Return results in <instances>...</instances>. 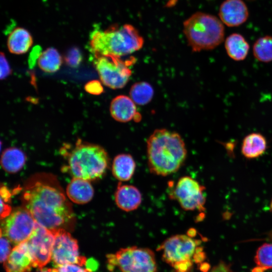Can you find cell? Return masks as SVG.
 I'll list each match as a JSON object with an SVG mask.
<instances>
[{
  "label": "cell",
  "mask_w": 272,
  "mask_h": 272,
  "mask_svg": "<svg viewBox=\"0 0 272 272\" xmlns=\"http://www.w3.org/2000/svg\"><path fill=\"white\" fill-rule=\"evenodd\" d=\"M21 199L23 207L37 224L50 230L66 229L74 219L71 203L56 178L51 174L39 173L30 177Z\"/></svg>",
  "instance_id": "1"
},
{
  "label": "cell",
  "mask_w": 272,
  "mask_h": 272,
  "mask_svg": "<svg viewBox=\"0 0 272 272\" xmlns=\"http://www.w3.org/2000/svg\"><path fill=\"white\" fill-rule=\"evenodd\" d=\"M187 149L176 132L155 129L147 141L148 165L151 173L166 176L176 172L184 163Z\"/></svg>",
  "instance_id": "2"
},
{
  "label": "cell",
  "mask_w": 272,
  "mask_h": 272,
  "mask_svg": "<svg viewBox=\"0 0 272 272\" xmlns=\"http://www.w3.org/2000/svg\"><path fill=\"white\" fill-rule=\"evenodd\" d=\"M61 150L67 157L68 168L74 177L95 180L101 177L107 169L109 156L100 146L78 139L72 148L64 145Z\"/></svg>",
  "instance_id": "3"
},
{
  "label": "cell",
  "mask_w": 272,
  "mask_h": 272,
  "mask_svg": "<svg viewBox=\"0 0 272 272\" xmlns=\"http://www.w3.org/2000/svg\"><path fill=\"white\" fill-rule=\"evenodd\" d=\"M143 44V37L130 24L112 26L105 30L95 29L90 35V50L94 56L121 57L140 50Z\"/></svg>",
  "instance_id": "4"
},
{
  "label": "cell",
  "mask_w": 272,
  "mask_h": 272,
  "mask_svg": "<svg viewBox=\"0 0 272 272\" xmlns=\"http://www.w3.org/2000/svg\"><path fill=\"white\" fill-rule=\"evenodd\" d=\"M183 32L194 52L215 48L224 41L225 36L221 20L203 12L193 14L184 22Z\"/></svg>",
  "instance_id": "5"
},
{
  "label": "cell",
  "mask_w": 272,
  "mask_h": 272,
  "mask_svg": "<svg viewBox=\"0 0 272 272\" xmlns=\"http://www.w3.org/2000/svg\"><path fill=\"white\" fill-rule=\"evenodd\" d=\"M201 241L190 234H176L166 239L158 247L163 260L171 266L175 272H188L194 262L204 258Z\"/></svg>",
  "instance_id": "6"
},
{
  "label": "cell",
  "mask_w": 272,
  "mask_h": 272,
  "mask_svg": "<svg viewBox=\"0 0 272 272\" xmlns=\"http://www.w3.org/2000/svg\"><path fill=\"white\" fill-rule=\"evenodd\" d=\"M109 267H117L122 272H156L154 252L146 248L131 246L121 248L107 256Z\"/></svg>",
  "instance_id": "7"
},
{
  "label": "cell",
  "mask_w": 272,
  "mask_h": 272,
  "mask_svg": "<svg viewBox=\"0 0 272 272\" xmlns=\"http://www.w3.org/2000/svg\"><path fill=\"white\" fill-rule=\"evenodd\" d=\"M94 64L102 83L113 89L123 88L131 75L129 65L134 61L133 58L124 61L112 55L94 56Z\"/></svg>",
  "instance_id": "8"
},
{
  "label": "cell",
  "mask_w": 272,
  "mask_h": 272,
  "mask_svg": "<svg viewBox=\"0 0 272 272\" xmlns=\"http://www.w3.org/2000/svg\"><path fill=\"white\" fill-rule=\"evenodd\" d=\"M4 219L1 234L15 245L27 241L38 225L30 213L23 207L12 210Z\"/></svg>",
  "instance_id": "9"
},
{
  "label": "cell",
  "mask_w": 272,
  "mask_h": 272,
  "mask_svg": "<svg viewBox=\"0 0 272 272\" xmlns=\"http://www.w3.org/2000/svg\"><path fill=\"white\" fill-rule=\"evenodd\" d=\"M205 187L190 176L181 177L177 181L170 197L176 200L185 211H202L206 202Z\"/></svg>",
  "instance_id": "10"
},
{
  "label": "cell",
  "mask_w": 272,
  "mask_h": 272,
  "mask_svg": "<svg viewBox=\"0 0 272 272\" xmlns=\"http://www.w3.org/2000/svg\"><path fill=\"white\" fill-rule=\"evenodd\" d=\"M51 259L58 267L67 264L84 266L87 263L86 258L80 255L77 240L64 229L54 231Z\"/></svg>",
  "instance_id": "11"
},
{
  "label": "cell",
  "mask_w": 272,
  "mask_h": 272,
  "mask_svg": "<svg viewBox=\"0 0 272 272\" xmlns=\"http://www.w3.org/2000/svg\"><path fill=\"white\" fill-rule=\"evenodd\" d=\"M54 239V231L37 225L26 241L32 257L34 267L42 268L50 261Z\"/></svg>",
  "instance_id": "12"
},
{
  "label": "cell",
  "mask_w": 272,
  "mask_h": 272,
  "mask_svg": "<svg viewBox=\"0 0 272 272\" xmlns=\"http://www.w3.org/2000/svg\"><path fill=\"white\" fill-rule=\"evenodd\" d=\"M219 15L223 24L236 27L246 21L249 12L242 0H225L220 7Z\"/></svg>",
  "instance_id": "13"
},
{
  "label": "cell",
  "mask_w": 272,
  "mask_h": 272,
  "mask_svg": "<svg viewBox=\"0 0 272 272\" xmlns=\"http://www.w3.org/2000/svg\"><path fill=\"white\" fill-rule=\"evenodd\" d=\"M4 266L6 272H31L34 264L26 241L15 245Z\"/></svg>",
  "instance_id": "14"
},
{
  "label": "cell",
  "mask_w": 272,
  "mask_h": 272,
  "mask_svg": "<svg viewBox=\"0 0 272 272\" xmlns=\"http://www.w3.org/2000/svg\"><path fill=\"white\" fill-rule=\"evenodd\" d=\"M116 206L121 210L129 212L140 206L142 202V195L135 186L124 184L119 182L114 193Z\"/></svg>",
  "instance_id": "15"
},
{
  "label": "cell",
  "mask_w": 272,
  "mask_h": 272,
  "mask_svg": "<svg viewBox=\"0 0 272 272\" xmlns=\"http://www.w3.org/2000/svg\"><path fill=\"white\" fill-rule=\"evenodd\" d=\"M109 110L112 118L120 122L130 121L137 113L135 103L130 97L123 95L117 96L112 99Z\"/></svg>",
  "instance_id": "16"
},
{
  "label": "cell",
  "mask_w": 272,
  "mask_h": 272,
  "mask_svg": "<svg viewBox=\"0 0 272 272\" xmlns=\"http://www.w3.org/2000/svg\"><path fill=\"white\" fill-rule=\"evenodd\" d=\"M68 198L73 202L84 204L90 201L94 195V189L88 180L73 177L66 190Z\"/></svg>",
  "instance_id": "17"
},
{
  "label": "cell",
  "mask_w": 272,
  "mask_h": 272,
  "mask_svg": "<svg viewBox=\"0 0 272 272\" xmlns=\"http://www.w3.org/2000/svg\"><path fill=\"white\" fill-rule=\"evenodd\" d=\"M33 38L30 32L26 29L17 27L9 34L7 46L11 53L22 54L26 53L33 44Z\"/></svg>",
  "instance_id": "18"
},
{
  "label": "cell",
  "mask_w": 272,
  "mask_h": 272,
  "mask_svg": "<svg viewBox=\"0 0 272 272\" xmlns=\"http://www.w3.org/2000/svg\"><path fill=\"white\" fill-rule=\"evenodd\" d=\"M136 164L132 156L126 153L117 155L113 159L112 173L119 181H127L132 177Z\"/></svg>",
  "instance_id": "19"
},
{
  "label": "cell",
  "mask_w": 272,
  "mask_h": 272,
  "mask_svg": "<svg viewBox=\"0 0 272 272\" xmlns=\"http://www.w3.org/2000/svg\"><path fill=\"white\" fill-rule=\"evenodd\" d=\"M267 142L261 133L253 132L246 135L243 140L241 152L248 159H254L262 155L265 151Z\"/></svg>",
  "instance_id": "20"
},
{
  "label": "cell",
  "mask_w": 272,
  "mask_h": 272,
  "mask_svg": "<svg viewBox=\"0 0 272 272\" xmlns=\"http://www.w3.org/2000/svg\"><path fill=\"white\" fill-rule=\"evenodd\" d=\"M225 47L229 56L236 61L244 60L247 56L249 45L244 37L238 33H232L225 40Z\"/></svg>",
  "instance_id": "21"
},
{
  "label": "cell",
  "mask_w": 272,
  "mask_h": 272,
  "mask_svg": "<svg viewBox=\"0 0 272 272\" xmlns=\"http://www.w3.org/2000/svg\"><path fill=\"white\" fill-rule=\"evenodd\" d=\"M26 161V156L20 149L11 147L6 149L2 155L1 165L7 172L15 173L18 172L24 166Z\"/></svg>",
  "instance_id": "22"
},
{
  "label": "cell",
  "mask_w": 272,
  "mask_h": 272,
  "mask_svg": "<svg viewBox=\"0 0 272 272\" xmlns=\"http://www.w3.org/2000/svg\"><path fill=\"white\" fill-rule=\"evenodd\" d=\"M62 63V58L54 48L49 47L41 52L38 59L39 67L46 73L57 71Z\"/></svg>",
  "instance_id": "23"
},
{
  "label": "cell",
  "mask_w": 272,
  "mask_h": 272,
  "mask_svg": "<svg viewBox=\"0 0 272 272\" xmlns=\"http://www.w3.org/2000/svg\"><path fill=\"white\" fill-rule=\"evenodd\" d=\"M154 91L152 86L148 82L142 81L133 84L129 90V97L139 105L148 104L153 99Z\"/></svg>",
  "instance_id": "24"
},
{
  "label": "cell",
  "mask_w": 272,
  "mask_h": 272,
  "mask_svg": "<svg viewBox=\"0 0 272 272\" xmlns=\"http://www.w3.org/2000/svg\"><path fill=\"white\" fill-rule=\"evenodd\" d=\"M255 58L263 62L272 61V36H264L259 38L253 46Z\"/></svg>",
  "instance_id": "25"
},
{
  "label": "cell",
  "mask_w": 272,
  "mask_h": 272,
  "mask_svg": "<svg viewBox=\"0 0 272 272\" xmlns=\"http://www.w3.org/2000/svg\"><path fill=\"white\" fill-rule=\"evenodd\" d=\"M254 260L258 269L265 270L272 268V243H264L256 251Z\"/></svg>",
  "instance_id": "26"
},
{
  "label": "cell",
  "mask_w": 272,
  "mask_h": 272,
  "mask_svg": "<svg viewBox=\"0 0 272 272\" xmlns=\"http://www.w3.org/2000/svg\"><path fill=\"white\" fill-rule=\"evenodd\" d=\"M65 63L73 68L78 67L83 60L82 53L79 48L73 47L70 49L64 56Z\"/></svg>",
  "instance_id": "27"
},
{
  "label": "cell",
  "mask_w": 272,
  "mask_h": 272,
  "mask_svg": "<svg viewBox=\"0 0 272 272\" xmlns=\"http://www.w3.org/2000/svg\"><path fill=\"white\" fill-rule=\"evenodd\" d=\"M1 217L4 219L12 212L11 207L7 203L11 197V193L6 186L1 188Z\"/></svg>",
  "instance_id": "28"
},
{
  "label": "cell",
  "mask_w": 272,
  "mask_h": 272,
  "mask_svg": "<svg viewBox=\"0 0 272 272\" xmlns=\"http://www.w3.org/2000/svg\"><path fill=\"white\" fill-rule=\"evenodd\" d=\"M12 243L4 235L1 234V261L4 262L8 259L12 250Z\"/></svg>",
  "instance_id": "29"
},
{
  "label": "cell",
  "mask_w": 272,
  "mask_h": 272,
  "mask_svg": "<svg viewBox=\"0 0 272 272\" xmlns=\"http://www.w3.org/2000/svg\"><path fill=\"white\" fill-rule=\"evenodd\" d=\"M85 90L88 93L93 95H99L103 91L101 83L97 80H92L86 83Z\"/></svg>",
  "instance_id": "30"
},
{
  "label": "cell",
  "mask_w": 272,
  "mask_h": 272,
  "mask_svg": "<svg viewBox=\"0 0 272 272\" xmlns=\"http://www.w3.org/2000/svg\"><path fill=\"white\" fill-rule=\"evenodd\" d=\"M1 79L3 80L8 77L12 72L8 61L3 52L1 53Z\"/></svg>",
  "instance_id": "31"
},
{
  "label": "cell",
  "mask_w": 272,
  "mask_h": 272,
  "mask_svg": "<svg viewBox=\"0 0 272 272\" xmlns=\"http://www.w3.org/2000/svg\"><path fill=\"white\" fill-rule=\"evenodd\" d=\"M76 264H67L57 267L58 272H92Z\"/></svg>",
  "instance_id": "32"
},
{
  "label": "cell",
  "mask_w": 272,
  "mask_h": 272,
  "mask_svg": "<svg viewBox=\"0 0 272 272\" xmlns=\"http://www.w3.org/2000/svg\"><path fill=\"white\" fill-rule=\"evenodd\" d=\"M41 49L39 47H35L32 51L29 57V65L33 66L37 59H38L41 54Z\"/></svg>",
  "instance_id": "33"
},
{
  "label": "cell",
  "mask_w": 272,
  "mask_h": 272,
  "mask_svg": "<svg viewBox=\"0 0 272 272\" xmlns=\"http://www.w3.org/2000/svg\"><path fill=\"white\" fill-rule=\"evenodd\" d=\"M210 272H232L230 266L224 262H220Z\"/></svg>",
  "instance_id": "34"
},
{
  "label": "cell",
  "mask_w": 272,
  "mask_h": 272,
  "mask_svg": "<svg viewBox=\"0 0 272 272\" xmlns=\"http://www.w3.org/2000/svg\"><path fill=\"white\" fill-rule=\"evenodd\" d=\"M40 269V270L38 272H58L57 268H42Z\"/></svg>",
  "instance_id": "35"
},
{
  "label": "cell",
  "mask_w": 272,
  "mask_h": 272,
  "mask_svg": "<svg viewBox=\"0 0 272 272\" xmlns=\"http://www.w3.org/2000/svg\"><path fill=\"white\" fill-rule=\"evenodd\" d=\"M270 211L272 212V199L271 200V202H270Z\"/></svg>",
  "instance_id": "36"
}]
</instances>
